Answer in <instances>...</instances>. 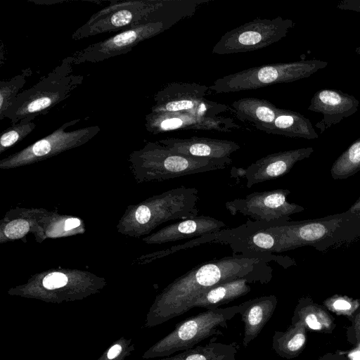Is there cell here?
Returning a JSON list of instances; mask_svg holds the SVG:
<instances>
[{"label":"cell","mask_w":360,"mask_h":360,"mask_svg":"<svg viewBox=\"0 0 360 360\" xmlns=\"http://www.w3.org/2000/svg\"><path fill=\"white\" fill-rule=\"evenodd\" d=\"M359 302H360V297ZM352 321V332L356 342V345L360 344V304L358 309L354 313Z\"/></svg>","instance_id":"d6a6232c"},{"label":"cell","mask_w":360,"mask_h":360,"mask_svg":"<svg viewBox=\"0 0 360 360\" xmlns=\"http://www.w3.org/2000/svg\"><path fill=\"white\" fill-rule=\"evenodd\" d=\"M231 107L240 120L251 123L255 127L273 122L278 109L267 100L253 97L235 101Z\"/></svg>","instance_id":"d4e9b609"},{"label":"cell","mask_w":360,"mask_h":360,"mask_svg":"<svg viewBox=\"0 0 360 360\" xmlns=\"http://www.w3.org/2000/svg\"><path fill=\"white\" fill-rule=\"evenodd\" d=\"M158 142L173 151L207 159L230 158L231 154L240 148L233 141L198 136L188 139L167 138Z\"/></svg>","instance_id":"d6986e66"},{"label":"cell","mask_w":360,"mask_h":360,"mask_svg":"<svg viewBox=\"0 0 360 360\" xmlns=\"http://www.w3.org/2000/svg\"><path fill=\"white\" fill-rule=\"evenodd\" d=\"M30 72V70L27 69L8 80L0 82V120L4 119L5 112L20 93Z\"/></svg>","instance_id":"f1b7e54d"},{"label":"cell","mask_w":360,"mask_h":360,"mask_svg":"<svg viewBox=\"0 0 360 360\" xmlns=\"http://www.w3.org/2000/svg\"><path fill=\"white\" fill-rule=\"evenodd\" d=\"M238 313V305L208 309L188 317L174 326V330L157 345L160 355H172L194 347L198 343L213 336L222 335L220 329Z\"/></svg>","instance_id":"ba28073f"},{"label":"cell","mask_w":360,"mask_h":360,"mask_svg":"<svg viewBox=\"0 0 360 360\" xmlns=\"http://www.w3.org/2000/svg\"><path fill=\"white\" fill-rule=\"evenodd\" d=\"M226 224L207 215H200L171 224L143 238L148 244H163L169 242L198 238L225 229Z\"/></svg>","instance_id":"ac0fdd59"},{"label":"cell","mask_w":360,"mask_h":360,"mask_svg":"<svg viewBox=\"0 0 360 360\" xmlns=\"http://www.w3.org/2000/svg\"><path fill=\"white\" fill-rule=\"evenodd\" d=\"M359 101L352 95L340 90L323 89L311 99L308 110L323 114V119L316 124L321 133L354 114Z\"/></svg>","instance_id":"e0dca14e"},{"label":"cell","mask_w":360,"mask_h":360,"mask_svg":"<svg viewBox=\"0 0 360 360\" xmlns=\"http://www.w3.org/2000/svg\"><path fill=\"white\" fill-rule=\"evenodd\" d=\"M68 276L62 271H52L47 274L43 278L42 284L48 290H55L67 285Z\"/></svg>","instance_id":"1f68e13d"},{"label":"cell","mask_w":360,"mask_h":360,"mask_svg":"<svg viewBox=\"0 0 360 360\" xmlns=\"http://www.w3.org/2000/svg\"><path fill=\"white\" fill-rule=\"evenodd\" d=\"M156 4L157 0L112 1L75 31L72 39L79 40L98 34L122 32L149 23V15Z\"/></svg>","instance_id":"8fae6325"},{"label":"cell","mask_w":360,"mask_h":360,"mask_svg":"<svg viewBox=\"0 0 360 360\" xmlns=\"http://www.w3.org/2000/svg\"><path fill=\"white\" fill-rule=\"evenodd\" d=\"M250 283H252L248 278H237L215 285L199 295L190 304L189 310L194 307L206 310L219 308L250 292Z\"/></svg>","instance_id":"7402d4cb"},{"label":"cell","mask_w":360,"mask_h":360,"mask_svg":"<svg viewBox=\"0 0 360 360\" xmlns=\"http://www.w3.org/2000/svg\"><path fill=\"white\" fill-rule=\"evenodd\" d=\"M349 210L360 213V196L356 202L349 207Z\"/></svg>","instance_id":"ab89813d"},{"label":"cell","mask_w":360,"mask_h":360,"mask_svg":"<svg viewBox=\"0 0 360 360\" xmlns=\"http://www.w3.org/2000/svg\"><path fill=\"white\" fill-rule=\"evenodd\" d=\"M328 64L316 59L266 64L219 78L209 87L217 94L254 90L309 77Z\"/></svg>","instance_id":"52a82bcc"},{"label":"cell","mask_w":360,"mask_h":360,"mask_svg":"<svg viewBox=\"0 0 360 360\" xmlns=\"http://www.w3.org/2000/svg\"><path fill=\"white\" fill-rule=\"evenodd\" d=\"M210 87L189 82H172L158 91L153 97L152 112H186L205 117H217L232 110L223 103L206 98Z\"/></svg>","instance_id":"7c38bea8"},{"label":"cell","mask_w":360,"mask_h":360,"mask_svg":"<svg viewBox=\"0 0 360 360\" xmlns=\"http://www.w3.org/2000/svg\"><path fill=\"white\" fill-rule=\"evenodd\" d=\"M231 176L232 178L239 179L240 177L245 178V169L233 167L231 169Z\"/></svg>","instance_id":"8d00e7d4"},{"label":"cell","mask_w":360,"mask_h":360,"mask_svg":"<svg viewBox=\"0 0 360 360\" xmlns=\"http://www.w3.org/2000/svg\"><path fill=\"white\" fill-rule=\"evenodd\" d=\"M360 171V137L334 162L330 169L333 179H345Z\"/></svg>","instance_id":"83f0119b"},{"label":"cell","mask_w":360,"mask_h":360,"mask_svg":"<svg viewBox=\"0 0 360 360\" xmlns=\"http://www.w3.org/2000/svg\"><path fill=\"white\" fill-rule=\"evenodd\" d=\"M336 7L340 10L360 13V0H342L338 3Z\"/></svg>","instance_id":"836d02e7"},{"label":"cell","mask_w":360,"mask_h":360,"mask_svg":"<svg viewBox=\"0 0 360 360\" xmlns=\"http://www.w3.org/2000/svg\"><path fill=\"white\" fill-rule=\"evenodd\" d=\"M36 127L33 121L22 120L6 129L1 134L0 153L12 147L29 135Z\"/></svg>","instance_id":"f546056e"},{"label":"cell","mask_w":360,"mask_h":360,"mask_svg":"<svg viewBox=\"0 0 360 360\" xmlns=\"http://www.w3.org/2000/svg\"><path fill=\"white\" fill-rule=\"evenodd\" d=\"M79 121L80 119H75L65 122L48 136L1 160L0 168H15L46 160L82 146L101 131V128L96 125L65 131Z\"/></svg>","instance_id":"30bf717a"},{"label":"cell","mask_w":360,"mask_h":360,"mask_svg":"<svg viewBox=\"0 0 360 360\" xmlns=\"http://www.w3.org/2000/svg\"><path fill=\"white\" fill-rule=\"evenodd\" d=\"M122 350V347L120 345H115L112 347L108 352V358L112 359L118 356Z\"/></svg>","instance_id":"f35d334b"},{"label":"cell","mask_w":360,"mask_h":360,"mask_svg":"<svg viewBox=\"0 0 360 360\" xmlns=\"http://www.w3.org/2000/svg\"><path fill=\"white\" fill-rule=\"evenodd\" d=\"M255 128L267 134L291 138L315 139L319 137L308 118L300 112L279 108L273 122Z\"/></svg>","instance_id":"44dd1931"},{"label":"cell","mask_w":360,"mask_h":360,"mask_svg":"<svg viewBox=\"0 0 360 360\" xmlns=\"http://www.w3.org/2000/svg\"><path fill=\"white\" fill-rule=\"evenodd\" d=\"M347 356L349 360H360V344L348 352Z\"/></svg>","instance_id":"74e56055"},{"label":"cell","mask_w":360,"mask_h":360,"mask_svg":"<svg viewBox=\"0 0 360 360\" xmlns=\"http://www.w3.org/2000/svg\"><path fill=\"white\" fill-rule=\"evenodd\" d=\"M269 262L262 258L233 254L199 264L174 279L159 295L158 321H167L187 312L199 295L220 283L248 278L252 283L267 284L273 278Z\"/></svg>","instance_id":"6da1fadb"},{"label":"cell","mask_w":360,"mask_h":360,"mask_svg":"<svg viewBox=\"0 0 360 360\" xmlns=\"http://www.w3.org/2000/svg\"><path fill=\"white\" fill-rule=\"evenodd\" d=\"M295 22L281 16L257 18L226 32L214 46L212 53L226 55L257 51L286 37Z\"/></svg>","instance_id":"9c48e42d"},{"label":"cell","mask_w":360,"mask_h":360,"mask_svg":"<svg viewBox=\"0 0 360 360\" xmlns=\"http://www.w3.org/2000/svg\"><path fill=\"white\" fill-rule=\"evenodd\" d=\"M72 58L68 56L32 87L21 91L4 113L12 124L22 120L33 121L46 114L72 94L84 77L73 72Z\"/></svg>","instance_id":"5b68a950"},{"label":"cell","mask_w":360,"mask_h":360,"mask_svg":"<svg viewBox=\"0 0 360 360\" xmlns=\"http://www.w3.org/2000/svg\"><path fill=\"white\" fill-rule=\"evenodd\" d=\"M138 182L162 181L186 175L226 168L231 158L207 159L193 157L173 151L156 142H147L134 151L129 159Z\"/></svg>","instance_id":"277c9868"},{"label":"cell","mask_w":360,"mask_h":360,"mask_svg":"<svg viewBox=\"0 0 360 360\" xmlns=\"http://www.w3.org/2000/svg\"><path fill=\"white\" fill-rule=\"evenodd\" d=\"M198 200L196 188L181 186L169 189L129 207L117 228L120 232L128 236L138 237L148 234L168 221L198 216Z\"/></svg>","instance_id":"3957f363"},{"label":"cell","mask_w":360,"mask_h":360,"mask_svg":"<svg viewBox=\"0 0 360 360\" xmlns=\"http://www.w3.org/2000/svg\"><path fill=\"white\" fill-rule=\"evenodd\" d=\"M238 349L236 342H219L215 338L205 345L194 347L162 360H236Z\"/></svg>","instance_id":"4316f807"},{"label":"cell","mask_w":360,"mask_h":360,"mask_svg":"<svg viewBox=\"0 0 360 360\" xmlns=\"http://www.w3.org/2000/svg\"><path fill=\"white\" fill-rule=\"evenodd\" d=\"M307 329L300 321H292L285 331H275L272 348L281 357L292 359L304 350L307 342Z\"/></svg>","instance_id":"484cf974"},{"label":"cell","mask_w":360,"mask_h":360,"mask_svg":"<svg viewBox=\"0 0 360 360\" xmlns=\"http://www.w3.org/2000/svg\"><path fill=\"white\" fill-rule=\"evenodd\" d=\"M312 147L301 148L269 154L245 168L246 186L275 179L288 174L299 161L309 158Z\"/></svg>","instance_id":"2e32d148"},{"label":"cell","mask_w":360,"mask_h":360,"mask_svg":"<svg viewBox=\"0 0 360 360\" xmlns=\"http://www.w3.org/2000/svg\"><path fill=\"white\" fill-rule=\"evenodd\" d=\"M359 304V299L337 294L326 299L323 302V305L328 311L339 316H345L350 321Z\"/></svg>","instance_id":"4dcf8cb0"},{"label":"cell","mask_w":360,"mask_h":360,"mask_svg":"<svg viewBox=\"0 0 360 360\" xmlns=\"http://www.w3.org/2000/svg\"><path fill=\"white\" fill-rule=\"evenodd\" d=\"M277 297L264 295L248 300L238 304V313L244 323L243 345L247 347L261 333L276 309Z\"/></svg>","instance_id":"ffe728a7"},{"label":"cell","mask_w":360,"mask_h":360,"mask_svg":"<svg viewBox=\"0 0 360 360\" xmlns=\"http://www.w3.org/2000/svg\"><path fill=\"white\" fill-rule=\"evenodd\" d=\"M271 227L277 236L275 252L303 246L323 252L360 240V213L348 210L315 219L272 221Z\"/></svg>","instance_id":"7a4b0ae2"},{"label":"cell","mask_w":360,"mask_h":360,"mask_svg":"<svg viewBox=\"0 0 360 360\" xmlns=\"http://www.w3.org/2000/svg\"><path fill=\"white\" fill-rule=\"evenodd\" d=\"M145 120L146 130L153 134L185 130L231 132L244 129L229 117H205L186 112H150Z\"/></svg>","instance_id":"9a60e30c"},{"label":"cell","mask_w":360,"mask_h":360,"mask_svg":"<svg viewBox=\"0 0 360 360\" xmlns=\"http://www.w3.org/2000/svg\"><path fill=\"white\" fill-rule=\"evenodd\" d=\"M206 243L227 245L233 254L276 262L285 269L296 264L290 257L274 254L277 237L267 221L248 220L239 226L224 229L176 245L175 250L179 251Z\"/></svg>","instance_id":"8992f818"},{"label":"cell","mask_w":360,"mask_h":360,"mask_svg":"<svg viewBox=\"0 0 360 360\" xmlns=\"http://www.w3.org/2000/svg\"><path fill=\"white\" fill-rule=\"evenodd\" d=\"M166 29L163 24L151 22L120 32L103 41L75 52L71 56L73 65L98 63L112 57L125 54L140 42L155 37Z\"/></svg>","instance_id":"5bb4252c"},{"label":"cell","mask_w":360,"mask_h":360,"mask_svg":"<svg viewBox=\"0 0 360 360\" xmlns=\"http://www.w3.org/2000/svg\"><path fill=\"white\" fill-rule=\"evenodd\" d=\"M81 225L80 219L77 218L70 217L67 218L65 221V231L69 233L74 229L79 227Z\"/></svg>","instance_id":"e575fe53"},{"label":"cell","mask_w":360,"mask_h":360,"mask_svg":"<svg viewBox=\"0 0 360 360\" xmlns=\"http://www.w3.org/2000/svg\"><path fill=\"white\" fill-rule=\"evenodd\" d=\"M292 321H300L307 330L319 333H332L336 326L335 319L328 310L323 305L314 302L310 297L299 299Z\"/></svg>","instance_id":"603a6c76"},{"label":"cell","mask_w":360,"mask_h":360,"mask_svg":"<svg viewBox=\"0 0 360 360\" xmlns=\"http://www.w3.org/2000/svg\"><path fill=\"white\" fill-rule=\"evenodd\" d=\"M318 360H349L344 353H328L319 358Z\"/></svg>","instance_id":"d590c367"},{"label":"cell","mask_w":360,"mask_h":360,"mask_svg":"<svg viewBox=\"0 0 360 360\" xmlns=\"http://www.w3.org/2000/svg\"><path fill=\"white\" fill-rule=\"evenodd\" d=\"M210 0H157V4L148 18V22L163 24L166 30L179 20L194 15L201 4Z\"/></svg>","instance_id":"cb8c5ba5"},{"label":"cell","mask_w":360,"mask_h":360,"mask_svg":"<svg viewBox=\"0 0 360 360\" xmlns=\"http://www.w3.org/2000/svg\"><path fill=\"white\" fill-rule=\"evenodd\" d=\"M355 53H356V54L360 55V46H359L358 47H356V49H355Z\"/></svg>","instance_id":"60d3db41"},{"label":"cell","mask_w":360,"mask_h":360,"mask_svg":"<svg viewBox=\"0 0 360 360\" xmlns=\"http://www.w3.org/2000/svg\"><path fill=\"white\" fill-rule=\"evenodd\" d=\"M290 193L285 188L253 192L243 198L226 202L225 207L233 216L241 214L255 221H288L291 214L304 210V207L287 201Z\"/></svg>","instance_id":"4fadbf2b"}]
</instances>
